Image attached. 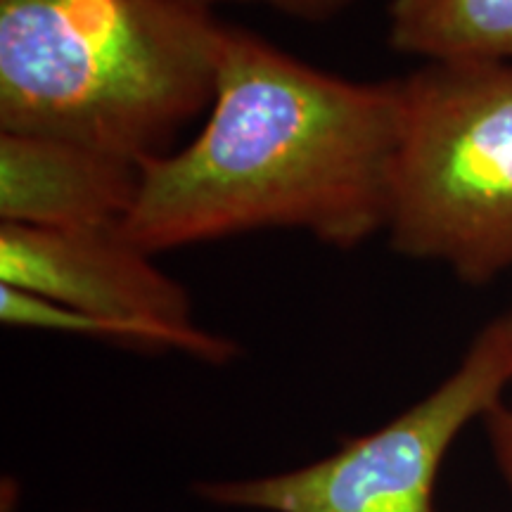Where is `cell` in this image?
I'll use <instances>...</instances> for the list:
<instances>
[{"instance_id": "obj_1", "label": "cell", "mask_w": 512, "mask_h": 512, "mask_svg": "<svg viewBox=\"0 0 512 512\" xmlns=\"http://www.w3.org/2000/svg\"><path fill=\"white\" fill-rule=\"evenodd\" d=\"M399 138L401 79H342L223 24L202 131L140 166L117 230L152 256L268 228L354 249L387 228Z\"/></svg>"}, {"instance_id": "obj_2", "label": "cell", "mask_w": 512, "mask_h": 512, "mask_svg": "<svg viewBox=\"0 0 512 512\" xmlns=\"http://www.w3.org/2000/svg\"><path fill=\"white\" fill-rule=\"evenodd\" d=\"M223 24L185 0H0V133L169 155L214 102Z\"/></svg>"}, {"instance_id": "obj_3", "label": "cell", "mask_w": 512, "mask_h": 512, "mask_svg": "<svg viewBox=\"0 0 512 512\" xmlns=\"http://www.w3.org/2000/svg\"><path fill=\"white\" fill-rule=\"evenodd\" d=\"M389 245L486 285L512 268V64L425 62L401 79Z\"/></svg>"}, {"instance_id": "obj_4", "label": "cell", "mask_w": 512, "mask_h": 512, "mask_svg": "<svg viewBox=\"0 0 512 512\" xmlns=\"http://www.w3.org/2000/svg\"><path fill=\"white\" fill-rule=\"evenodd\" d=\"M512 387L508 313L477 332L458 368L387 425L342 441L330 456L273 475L202 482L211 505L259 512H437L434 486L448 448Z\"/></svg>"}, {"instance_id": "obj_5", "label": "cell", "mask_w": 512, "mask_h": 512, "mask_svg": "<svg viewBox=\"0 0 512 512\" xmlns=\"http://www.w3.org/2000/svg\"><path fill=\"white\" fill-rule=\"evenodd\" d=\"M0 285L124 325L138 349L181 351L211 366L240 356L233 339L195 325L188 290L117 228L0 223Z\"/></svg>"}, {"instance_id": "obj_6", "label": "cell", "mask_w": 512, "mask_h": 512, "mask_svg": "<svg viewBox=\"0 0 512 512\" xmlns=\"http://www.w3.org/2000/svg\"><path fill=\"white\" fill-rule=\"evenodd\" d=\"M140 188V164L67 140L0 133V223L119 228Z\"/></svg>"}, {"instance_id": "obj_7", "label": "cell", "mask_w": 512, "mask_h": 512, "mask_svg": "<svg viewBox=\"0 0 512 512\" xmlns=\"http://www.w3.org/2000/svg\"><path fill=\"white\" fill-rule=\"evenodd\" d=\"M387 43L425 62L512 64V0H392Z\"/></svg>"}, {"instance_id": "obj_8", "label": "cell", "mask_w": 512, "mask_h": 512, "mask_svg": "<svg viewBox=\"0 0 512 512\" xmlns=\"http://www.w3.org/2000/svg\"><path fill=\"white\" fill-rule=\"evenodd\" d=\"M185 3L207 10H214V5L219 3H261L287 17L304 19V22H328V19H335L354 8L358 0H185Z\"/></svg>"}, {"instance_id": "obj_9", "label": "cell", "mask_w": 512, "mask_h": 512, "mask_svg": "<svg viewBox=\"0 0 512 512\" xmlns=\"http://www.w3.org/2000/svg\"><path fill=\"white\" fill-rule=\"evenodd\" d=\"M512 320V309L508 311ZM486 439H489L491 453H494V463L501 472L503 482L512 491V394L510 399H503L491 408L482 418Z\"/></svg>"}]
</instances>
